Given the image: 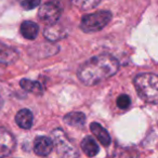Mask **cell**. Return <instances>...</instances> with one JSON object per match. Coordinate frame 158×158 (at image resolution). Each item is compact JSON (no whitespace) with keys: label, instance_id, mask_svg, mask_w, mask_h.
Segmentation results:
<instances>
[{"label":"cell","instance_id":"1","mask_svg":"<svg viewBox=\"0 0 158 158\" xmlns=\"http://www.w3.org/2000/svg\"><path fill=\"white\" fill-rule=\"evenodd\" d=\"M119 63L110 54H100L90 57L79 66L77 76L86 86H94L114 76Z\"/></svg>","mask_w":158,"mask_h":158},{"label":"cell","instance_id":"2","mask_svg":"<svg viewBox=\"0 0 158 158\" xmlns=\"http://www.w3.org/2000/svg\"><path fill=\"white\" fill-rule=\"evenodd\" d=\"M134 86L139 97L147 103L156 104L158 101V78L155 74L145 73L134 78Z\"/></svg>","mask_w":158,"mask_h":158},{"label":"cell","instance_id":"3","mask_svg":"<svg viewBox=\"0 0 158 158\" xmlns=\"http://www.w3.org/2000/svg\"><path fill=\"white\" fill-rule=\"evenodd\" d=\"M52 143L61 158H77L79 156L77 147L62 129H55L52 132Z\"/></svg>","mask_w":158,"mask_h":158},{"label":"cell","instance_id":"4","mask_svg":"<svg viewBox=\"0 0 158 158\" xmlns=\"http://www.w3.org/2000/svg\"><path fill=\"white\" fill-rule=\"evenodd\" d=\"M112 20V13L110 11H99L85 15L81 19L80 28L85 33H95L103 29Z\"/></svg>","mask_w":158,"mask_h":158},{"label":"cell","instance_id":"5","mask_svg":"<svg viewBox=\"0 0 158 158\" xmlns=\"http://www.w3.org/2000/svg\"><path fill=\"white\" fill-rule=\"evenodd\" d=\"M62 10L60 6L54 2H47L39 9L38 12V18L42 23L48 25H52L57 23L61 16Z\"/></svg>","mask_w":158,"mask_h":158},{"label":"cell","instance_id":"6","mask_svg":"<svg viewBox=\"0 0 158 158\" xmlns=\"http://www.w3.org/2000/svg\"><path fill=\"white\" fill-rule=\"evenodd\" d=\"M16 141L13 134L5 128H0V158L9 156L14 151Z\"/></svg>","mask_w":158,"mask_h":158},{"label":"cell","instance_id":"7","mask_svg":"<svg viewBox=\"0 0 158 158\" xmlns=\"http://www.w3.org/2000/svg\"><path fill=\"white\" fill-rule=\"evenodd\" d=\"M52 140L47 136H38L34 143V151L38 156H47L52 152Z\"/></svg>","mask_w":158,"mask_h":158},{"label":"cell","instance_id":"8","mask_svg":"<svg viewBox=\"0 0 158 158\" xmlns=\"http://www.w3.org/2000/svg\"><path fill=\"white\" fill-rule=\"evenodd\" d=\"M19 53L15 49L0 42V63L12 64L18 60Z\"/></svg>","mask_w":158,"mask_h":158},{"label":"cell","instance_id":"9","mask_svg":"<svg viewBox=\"0 0 158 158\" xmlns=\"http://www.w3.org/2000/svg\"><path fill=\"white\" fill-rule=\"evenodd\" d=\"M15 121L19 127H21L22 129H29L33 126L34 116L31 110L24 108V110H21L20 112H18L15 116Z\"/></svg>","mask_w":158,"mask_h":158},{"label":"cell","instance_id":"10","mask_svg":"<svg viewBox=\"0 0 158 158\" xmlns=\"http://www.w3.org/2000/svg\"><path fill=\"white\" fill-rule=\"evenodd\" d=\"M90 129L92 131V133L95 135V138L101 142V144L103 146H108L110 144V136L108 134V132L102 127L100 123H92L90 125Z\"/></svg>","mask_w":158,"mask_h":158},{"label":"cell","instance_id":"11","mask_svg":"<svg viewBox=\"0 0 158 158\" xmlns=\"http://www.w3.org/2000/svg\"><path fill=\"white\" fill-rule=\"evenodd\" d=\"M38 31H39L38 25L36 23L31 22V21H25L21 25V34L26 39H36V37L38 36Z\"/></svg>","mask_w":158,"mask_h":158},{"label":"cell","instance_id":"12","mask_svg":"<svg viewBox=\"0 0 158 158\" xmlns=\"http://www.w3.org/2000/svg\"><path fill=\"white\" fill-rule=\"evenodd\" d=\"M64 121L68 126L80 128L86 123V116H85V114H82L80 112H73L64 116Z\"/></svg>","mask_w":158,"mask_h":158},{"label":"cell","instance_id":"13","mask_svg":"<svg viewBox=\"0 0 158 158\" xmlns=\"http://www.w3.org/2000/svg\"><path fill=\"white\" fill-rule=\"evenodd\" d=\"M81 149L89 157H94L99 153V146H98L94 139L91 136H86L81 141Z\"/></svg>","mask_w":158,"mask_h":158},{"label":"cell","instance_id":"14","mask_svg":"<svg viewBox=\"0 0 158 158\" xmlns=\"http://www.w3.org/2000/svg\"><path fill=\"white\" fill-rule=\"evenodd\" d=\"M20 86L25 91H28V92H31L36 95H41L44 93V89H42L41 85L37 81L29 80V79H22L20 81Z\"/></svg>","mask_w":158,"mask_h":158},{"label":"cell","instance_id":"15","mask_svg":"<svg viewBox=\"0 0 158 158\" xmlns=\"http://www.w3.org/2000/svg\"><path fill=\"white\" fill-rule=\"evenodd\" d=\"M44 36L51 41H55V40L60 39L63 36V29L57 25V23L52 25H48L44 28Z\"/></svg>","mask_w":158,"mask_h":158},{"label":"cell","instance_id":"16","mask_svg":"<svg viewBox=\"0 0 158 158\" xmlns=\"http://www.w3.org/2000/svg\"><path fill=\"white\" fill-rule=\"evenodd\" d=\"M74 6L78 7L81 10L93 9L100 3V0H72Z\"/></svg>","mask_w":158,"mask_h":158},{"label":"cell","instance_id":"17","mask_svg":"<svg viewBox=\"0 0 158 158\" xmlns=\"http://www.w3.org/2000/svg\"><path fill=\"white\" fill-rule=\"evenodd\" d=\"M130 104H131V100L126 94H121L120 97H118V99H117V105H118V107L121 108V110H127L130 106Z\"/></svg>","mask_w":158,"mask_h":158},{"label":"cell","instance_id":"18","mask_svg":"<svg viewBox=\"0 0 158 158\" xmlns=\"http://www.w3.org/2000/svg\"><path fill=\"white\" fill-rule=\"evenodd\" d=\"M20 3L25 10H33L39 6L40 0H20Z\"/></svg>","mask_w":158,"mask_h":158},{"label":"cell","instance_id":"19","mask_svg":"<svg viewBox=\"0 0 158 158\" xmlns=\"http://www.w3.org/2000/svg\"><path fill=\"white\" fill-rule=\"evenodd\" d=\"M135 156H133L131 149L128 148H121L117 149L114 154V158H134Z\"/></svg>","mask_w":158,"mask_h":158},{"label":"cell","instance_id":"20","mask_svg":"<svg viewBox=\"0 0 158 158\" xmlns=\"http://www.w3.org/2000/svg\"><path fill=\"white\" fill-rule=\"evenodd\" d=\"M2 103H3V102H2V99H1V98H0V108L2 107Z\"/></svg>","mask_w":158,"mask_h":158}]
</instances>
